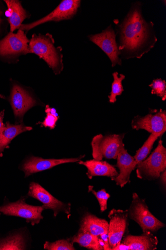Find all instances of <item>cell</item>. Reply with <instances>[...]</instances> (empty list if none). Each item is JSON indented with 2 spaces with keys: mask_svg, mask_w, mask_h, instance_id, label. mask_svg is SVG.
<instances>
[{
  "mask_svg": "<svg viewBox=\"0 0 166 250\" xmlns=\"http://www.w3.org/2000/svg\"><path fill=\"white\" fill-rule=\"evenodd\" d=\"M9 101L16 119L20 122L25 113L37 104L28 91L18 84L12 87Z\"/></svg>",
  "mask_w": 166,
  "mask_h": 250,
  "instance_id": "13",
  "label": "cell"
},
{
  "mask_svg": "<svg viewBox=\"0 0 166 250\" xmlns=\"http://www.w3.org/2000/svg\"><path fill=\"white\" fill-rule=\"evenodd\" d=\"M125 134H98L93 138L91 146L94 160L102 161L115 160L121 148L125 146L123 140Z\"/></svg>",
  "mask_w": 166,
  "mask_h": 250,
  "instance_id": "3",
  "label": "cell"
},
{
  "mask_svg": "<svg viewBox=\"0 0 166 250\" xmlns=\"http://www.w3.org/2000/svg\"><path fill=\"white\" fill-rule=\"evenodd\" d=\"M128 213L129 217L138 223L144 233L156 232L165 226L150 212L145 200L140 199L135 193L133 194Z\"/></svg>",
  "mask_w": 166,
  "mask_h": 250,
  "instance_id": "5",
  "label": "cell"
},
{
  "mask_svg": "<svg viewBox=\"0 0 166 250\" xmlns=\"http://www.w3.org/2000/svg\"><path fill=\"white\" fill-rule=\"evenodd\" d=\"M0 215H1V213H0Z\"/></svg>",
  "mask_w": 166,
  "mask_h": 250,
  "instance_id": "34",
  "label": "cell"
},
{
  "mask_svg": "<svg viewBox=\"0 0 166 250\" xmlns=\"http://www.w3.org/2000/svg\"><path fill=\"white\" fill-rule=\"evenodd\" d=\"M25 239L19 234L0 240V250H25Z\"/></svg>",
  "mask_w": 166,
  "mask_h": 250,
  "instance_id": "23",
  "label": "cell"
},
{
  "mask_svg": "<svg viewBox=\"0 0 166 250\" xmlns=\"http://www.w3.org/2000/svg\"><path fill=\"white\" fill-rule=\"evenodd\" d=\"M136 174L141 179L155 180L166 169V149L162 141L159 142L156 148L145 160L137 165Z\"/></svg>",
  "mask_w": 166,
  "mask_h": 250,
  "instance_id": "4",
  "label": "cell"
},
{
  "mask_svg": "<svg viewBox=\"0 0 166 250\" xmlns=\"http://www.w3.org/2000/svg\"><path fill=\"white\" fill-rule=\"evenodd\" d=\"M112 250H155L158 244L157 238L150 231L140 236L127 235Z\"/></svg>",
  "mask_w": 166,
  "mask_h": 250,
  "instance_id": "15",
  "label": "cell"
},
{
  "mask_svg": "<svg viewBox=\"0 0 166 250\" xmlns=\"http://www.w3.org/2000/svg\"><path fill=\"white\" fill-rule=\"evenodd\" d=\"M30 40L23 31L9 33L0 41V56H12L28 54Z\"/></svg>",
  "mask_w": 166,
  "mask_h": 250,
  "instance_id": "12",
  "label": "cell"
},
{
  "mask_svg": "<svg viewBox=\"0 0 166 250\" xmlns=\"http://www.w3.org/2000/svg\"><path fill=\"white\" fill-rule=\"evenodd\" d=\"M28 195L42 203V207L44 210H53L55 217H56L61 212L68 215L70 213L71 204L70 203L66 204L58 200L37 183H32L30 184Z\"/></svg>",
  "mask_w": 166,
  "mask_h": 250,
  "instance_id": "11",
  "label": "cell"
},
{
  "mask_svg": "<svg viewBox=\"0 0 166 250\" xmlns=\"http://www.w3.org/2000/svg\"><path fill=\"white\" fill-rule=\"evenodd\" d=\"M90 40L102 49L111 61L112 67L122 64L120 53L118 49L116 35L111 25L102 33L88 36Z\"/></svg>",
  "mask_w": 166,
  "mask_h": 250,
  "instance_id": "7",
  "label": "cell"
},
{
  "mask_svg": "<svg viewBox=\"0 0 166 250\" xmlns=\"http://www.w3.org/2000/svg\"><path fill=\"white\" fill-rule=\"evenodd\" d=\"M110 218L108 239L111 250L120 245L128 229V210H111L108 215Z\"/></svg>",
  "mask_w": 166,
  "mask_h": 250,
  "instance_id": "10",
  "label": "cell"
},
{
  "mask_svg": "<svg viewBox=\"0 0 166 250\" xmlns=\"http://www.w3.org/2000/svg\"><path fill=\"white\" fill-rule=\"evenodd\" d=\"M69 240L90 250H103L105 248V243L101 238L88 233L78 232Z\"/></svg>",
  "mask_w": 166,
  "mask_h": 250,
  "instance_id": "21",
  "label": "cell"
},
{
  "mask_svg": "<svg viewBox=\"0 0 166 250\" xmlns=\"http://www.w3.org/2000/svg\"><path fill=\"white\" fill-rule=\"evenodd\" d=\"M43 210L42 207L29 205L23 198L0 207V212L7 216L25 218L28 223H31L33 226L39 223L43 218L41 214Z\"/></svg>",
  "mask_w": 166,
  "mask_h": 250,
  "instance_id": "8",
  "label": "cell"
},
{
  "mask_svg": "<svg viewBox=\"0 0 166 250\" xmlns=\"http://www.w3.org/2000/svg\"><path fill=\"white\" fill-rule=\"evenodd\" d=\"M5 110H3L0 112V134H1L5 127V125L3 122Z\"/></svg>",
  "mask_w": 166,
  "mask_h": 250,
  "instance_id": "29",
  "label": "cell"
},
{
  "mask_svg": "<svg viewBox=\"0 0 166 250\" xmlns=\"http://www.w3.org/2000/svg\"><path fill=\"white\" fill-rule=\"evenodd\" d=\"M79 0H63L50 14L28 24H22L18 30L28 31L46 22L59 21L73 18L80 7Z\"/></svg>",
  "mask_w": 166,
  "mask_h": 250,
  "instance_id": "6",
  "label": "cell"
},
{
  "mask_svg": "<svg viewBox=\"0 0 166 250\" xmlns=\"http://www.w3.org/2000/svg\"><path fill=\"white\" fill-rule=\"evenodd\" d=\"M4 2L8 7L6 15L8 18L11 32L13 33L15 30L19 29L22 21L27 17L28 15L19 1L16 0H5Z\"/></svg>",
  "mask_w": 166,
  "mask_h": 250,
  "instance_id": "19",
  "label": "cell"
},
{
  "mask_svg": "<svg viewBox=\"0 0 166 250\" xmlns=\"http://www.w3.org/2000/svg\"><path fill=\"white\" fill-rule=\"evenodd\" d=\"M45 111L46 113H51V114L58 116L56 112V110L55 108L50 107L49 105H47L46 106Z\"/></svg>",
  "mask_w": 166,
  "mask_h": 250,
  "instance_id": "30",
  "label": "cell"
},
{
  "mask_svg": "<svg viewBox=\"0 0 166 250\" xmlns=\"http://www.w3.org/2000/svg\"><path fill=\"white\" fill-rule=\"evenodd\" d=\"M0 98L4 99H5V97L4 96L2 95H0Z\"/></svg>",
  "mask_w": 166,
  "mask_h": 250,
  "instance_id": "33",
  "label": "cell"
},
{
  "mask_svg": "<svg viewBox=\"0 0 166 250\" xmlns=\"http://www.w3.org/2000/svg\"><path fill=\"white\" fill-rule=\"evenodd\" d=\"M2 12L1 11H0V25H1L2 21V19L1 18V16L2 15Z\"/></svg>",
  "mask_w": 166,
  "mask_h": 250,
  "instance_id": "32",
  "label": "cell"
},
{
  "mask_svg": "<svg viewBox=\"0 0 166 250\" xmlns=\"http://www.w3.org/2000/svg\"><path fill=\"white\" fill-rule=\"evenodd\" d=\"M58 119L59 116L47 113L46 117L42 123V125L45 127H49L51 129H53L55 127Z\"/></svg>",
  "mask_w": 166,
  "mask_h": 250,
  "instance_id": "28",
  "label": "cell"
},
{
  "mask_svg": "<svg viewBox=\"0 0 166 250\" xmlns=\"http://www.w3.org/2000/svg\"><path fill=\"white\" fill-rule=\"evenodd\" d=\"M160 177H161V180L162 181V184L165 186H166V170L163 171L160 175Z\"/></svg>",
  "mask_w": 166,
  "mask_h": 250,
  "instance_id": "31",
  "label": "cell"
},
{
  "mask_svg": "<svg viewBox=\"0 0 166 250\" xmlns=\"http://www.w3.org/2000/svg\"><path fill=\"white\" fill-rule=\"evenodd\" d=\"M85 155L77 158L64 159H43L41 157L31 156L22 165L21 170L27 177L34 173L51 169L60 165L79 162Z\"/></svg>",
  "mask_w": 166,
  "mask_h": 250,
  "instance_id": "14",
  "label": "cell"
},
{
  "mask_svg": "<svg viewBox=\"0 0 166 250\" xmlns=\"http://www.w3.org/2000/svg\"><path fill=\"white\" fill-rule=\"evenodd\" d=\"M116 159L117 164L115 166L119 169L120 173L111 180L115 182L117 186L122 188L130 183V174L136 168L137 163L134 157L129 153L125 146L121 148Z\"/></svg>",
  "mask_w": 166,
  "mask_h": 250,
  "instance_id": "16",
  "label": "cell"
},
{
  "mask_svg": "<svg viewBox=\"0 0 166 250\" xmlns=\"http://www.w3.org/2000/svg\"><path fill=\"white\" fill-rule=\"evenodd\" d=\"M161 133H151L143 146L139 148L134 156L137 165L144 161L150 153L155 142L162 136Z\"/></svg>",
  "mask_w": 166,
  "mask_h": 250,
  "instance_id": "22",
  "label": "cell"
},
{
  "mask_svg": "<svg viewBox=\"0 0 166 250\" xmlns=\"http://www.w3.org/2000/svg\"><path fill=\"white\" fill-rule=\"evenodd\" d=\"M89 192H91L97 198L101 212L105 211L108 208V201L110 197V195L108 193L105 189L96 192L93 190V187H89Z\"/></svg>",
  "mask_w": 166,
  "mask_h": 250,
  "instance_id": "27",
  "label": "cell"
},
{
  "mask_svg": "<svg viewBox=\"0 0 166 250\" xmlns=\"http://www.w3.org/2000/svg\"><path fill=\"white\" fill-rule=\"evenodd\" d=\"M79 164L84 166L88 169L87 175L90 179L94 176H106L111 179L116 177L118 173L115 167L107 162L92 160L79 161Z\"/></svg>",
  "mask_w": 166,
  "mask_h": 250,
  "instance_id": "18",
  "label": "cell"
},
{
  "mask_svg": "<svg viewBox=\"0 0 166 250\" xmlns=\"http://www.w3.org/2000/svg\"><path fill=\"white\" fill-rule=\"evenodd\" d=\"M141 6L139 2L133 3L120 23L114 20L121 59H140L153 49L157 42L154 25L146 20Z\"/></svg>",
  "mask_w": 166,
  "mask_h": 250,
  "instance_id": "1",
  "label": "cell"
},
{
  "mask_svg": "<svg viewBox=\"0 0 166 250\" xmlns=\"http://www.w3.org/2000/svg\"><path fill=\"white\" fill-rule=\"evenodd\" d=\"M52 35L34 34L30 40L28 54H35L43 59L55 75H59L64 69L62 49L56 47Z\"/></svg>",
  "mask_w": 166,
  "mask_h": 250,
  "instance_id": "2",
  "label": "cell"
},
{
  "mask_svg": "<svg viewBox=\"0 0 166 250\" xmlns=\"http://www.w3.org/2000/svg\"><path fill=\"white\" fill-rule=\"evenodd\" d=\"M113 81L111 84V90L110 95L108 96L110 103L113 104L116 102L117 96H121L124 92L122 82L126 77L123 74H118L117 72L112 74Z\"/></svg>",
  "mask_w": 166,
  "mask_h": 250,
  "instance_id": "24",
  "label": "cell"
},
{
  "mask_svg": "<svg viewBox=\"0 0 166 250\" xmlns=\"http://www.w3.org/2000/svg\"><path fill=\"white\" fill-rule=\"evenodd\" d=\"M133 129H144L150 133L164 134L166 131V112L162 109H150L144 117L137 116L131 122Z\"/></svg>",
  "mask_w": 166,
  "mask_h": 250,
  "instance_id": "9",
  "label": "cell"
},
{
  "mask_svg": "<svg viewBox=\"0 0 166 250\" xmlns=\"http://www.w3.org/2000/svg\"><path fill=\"white\" fill-rule=\"evenodd\" d=\"M33 129L32 127L27 126L21 124L20 125H12L7 122L5 127L0 134V157L3 156V152L16 136L27 131Z\"/></svg>",
  "mask_w": 166,
  "mask_h": 250,
  "instance_id": "20",
  "label": "cell"
},
{
  "mask_svg": "<svg viewBox=\"0 0 166 250\" xmlns=\"http://www.w3.org/2000/svg\"><path fill=\"white\" fill-rule=\"evenodd\" d=\"M151 88V94L161 98L163 101L166 100V82L161 79H155L149 85Z\"/></svg>",
  "mask_w": 166,
  "mask_h": 250,
  "instance_id": "25",
  "label": "cell"
},
{
  "mask_svg": "<svg viewBox=\"0 0 166 250\" xmlns=\"http://www.w3.org/2000/svg\"><path fill=\"white\" fill-rule=\"evenodd\" d=\"M109 223L90 213H87L82 218L79 232L88 233L99 237L108 234Z\"/></svg>",
  "mask_w": 166,
  "mask_h": 250,
  "instance_id": "17",
  "label": "cell"
},
{
  "mask_svg": "<svg viewBox=\"0 0 166 250\" xmlns=\"http://www.w3.org/2000/svg\"><path fill=\"white\" fill-rule=\"evenodd\" d=\"M44 249L49 250H75L74 243L68 240H60L55 242L46 241Z\"/></svg>",
  "mask_w": 166,
  "mask_h": 250,
  "instance_id": "26",
  "label": "cell"
}]
</instances>
